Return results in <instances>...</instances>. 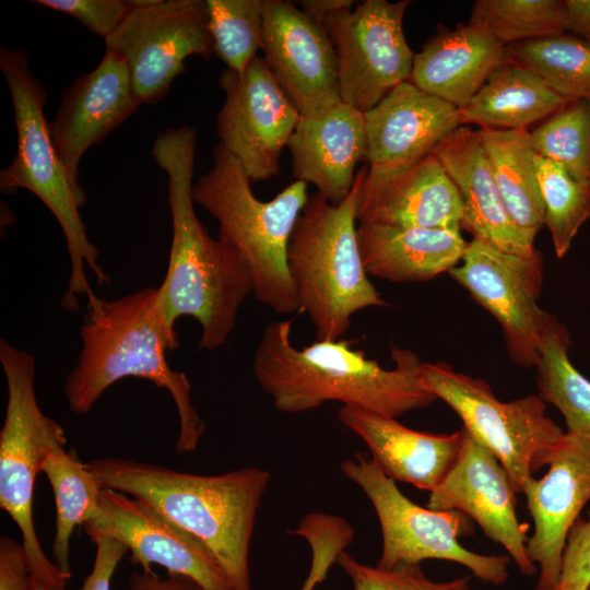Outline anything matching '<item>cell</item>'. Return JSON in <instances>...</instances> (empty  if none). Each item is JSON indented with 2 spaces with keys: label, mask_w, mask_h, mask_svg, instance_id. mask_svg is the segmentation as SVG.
Segmentation results:
<instances>
[{
  "label": "cell",
  "mask_w": 590,
  "mask_h": 590,
  "mask_svg": "<svg viewBox=\"0 0 590 590\" xmlns=\"http://www.w3.org/2000/svg\"><path fill=\"white\" fill-rule=\"evenodd\" d=\"M197 130L168 128L152 145L156 164L168 177L172 244L167 271L158 286V304L167 324L182 316L201 327L199 347H221L235 329L244 300L252 294L251 275L240 257L213 238L194 211L192 177Z\"/></svg>",
  "instance_id": "1"
},
{
  "label": "cell",
  "mask_w": 590,
  "mask_h": 590,
  "mask_svg": "<svg viewBox=\"0 0 590 590\" xmlns=\"http://www.w3.org/2000/svg\"><path fill=\"white\" fill-rule=\"evenodd\" d=\"M291 330V319L269 323L252 359L259 386L283 413L307 412L339 401L397 418L436 400L421 385L423 362L412 351L391 347L394 367L387 369L342 339L317 340L297 349Z\"/></svg>",
  "instance_id": "2"
},
{
  "label": "cell",
  "mask_w": 590,
  "mask_h": 590,
  "mask_svg": "<svg viewBox=\"0 0 590 590\" xmlns=\"http://www.w3.org/2000/svg\"><path fill=\"white\" fill-rule=\"evenodd\" d=\"M82 349L64 382L69 409L87 414L103 393L126 377L148 379L172 396L179 417L176 451L196 450L205 424L191 402V385L170 368L166 353L179 346L158 304V286L142 287L116 299L86 296Z\"/></svg>",
  "instance_id": "3"
},
{
  "label": "cell",
  "mask_w": 590,
  "mask_h": 590,
  "mask_svg": "<svg viewBox=\"0 0 590 590\" xmlns=\"http://www.w3.org/2000/svg\"><path fill=\"white\" fill-rule=\"evenodd\" d=\"M102 489L148 503L199 539L215 556L232 590H252L249 551L270 472L247 467L199 475L125 458L85 462Z\"/></svg>",
  "instance_id": "4"
},
{
  "label": "cell",
  "mask_w": 590,
  "mask_h": 590,
  "mask_svg": "<svg viewBox=\"0 0 590 590\" xmlns=\"http://www.w3.org/2000/svg\"><path fill=\"white\" fill-rule=\"evenodd\" d=\"M367 165L339 204L309 196L290 237L287 270L318 340H339L357 311L386 302L368 278L357 236V206Z\"/></svg>",
  "instance_id": "5"
},
{
  "label": "cell",
  "mask_w": 590,
  "mask_h": 590,
  "mask_svg": "<svg viewBox=\"0 0 590 590\" xmlns=\"http://www.w3.org/2000/svg\"><path fill=\"white\" fill-rule=\"evenodd\" d=\"M0 69L8 84L17 137L12 162L0 172V190L33 192L51 212L64 235L71 272L61 305L69 312L79 310V296L92 288L85 267L99 285L109 282L98 264V249L90 241L80 209L86 196L80 184L69 177L54 146L49 122L44 115L47 92L34 75L27 55L20 49H0Z\"/></svg>",
  "instance_id": "6"
},
{
  "label": "cell",
  "mask_w": 590,
  "mask_h": 590,
  "mask_svg": "<svg viewBox=\"0 0 590 590\" xmlns=\"http://www.w3.org/2000/svg\"><path fill=\"white\" fill-rule=\"evenodd\" d=\"M192 197L217 221V238L247 267L255 297L276 314L300 310L286 253L295 223L309 198L307 184L295 180L270 201H260L240 163L217 143L213 164L193 185Z\"/></svg>",
  "instance_id": "7"
},
{
  "label": "cell",
  "mask_w": 590,
  "mask_h": 590,
  "mask_svg": "<svg viewBox=\"0 0 590 590\" xmlns=\"http://www.w3.org/2000/svg\"><path fill=\"white\" fill-rule=\"evenodd\" d=\"M421 385L445 401L464 429L485 446L506 470L516 494L546 465L563 441L564 432L545 414V402L534 394L503 402L489 385L457 371L444 362L422 363Z\"/></svg>",
  "instance_id": "8"
},
{
  "label": "cell",
  "mask_w": 590,
  "mask_h": 590,
  "mask_svg": "<svg viewBox=\"0 0 590 590\" xmlns=\"http://www.w3.org/2000/svg\"><path fill=\"white\" fill-rule=\"evenodd\" d=\"M341 472L365 493L376 511L382 539L379 568L442 559L465 566L484 582L503 586L508 580L509 556L483 555L460 544L459 538L474 532L471 518L465 514L414 504L402 494L396 481L363 453L343 461Z\"/></svg>",
  "instance_id": "9"
},
{
  "label": "cell",
  "mask_w": 590,
  "mask_h": 590,
  "mask_svg": "<svg viewBox=\"0 0 590 590\" xmlns=\"http://www.w3.org/2000/svg\"><path fill=\"white\" fill-rule=\"evenodd\" d=\"M0 363L8 401L0 432V507L19 527L31 570L47 573L57 567L36 534L33 519L34 483L46 457L66 447L60 424L39 408L35 393L36 363L32 354L0 340Z\"/></svg>",
  "instance_id": "10"
},
{
  "label": "cell",
  "mask_w": 590,
  "mask_h": 590,
  "mask_svg": "<svg viewBox=\"0 0 590 590\" xmlns=\"http://www.w3.org/2000/svg\"><path fill=\"white\" fill-rule=\"evenodd\" d=\"M410 3L365 0L324 23L338 58L341 99L364 114L409 81L415 54L403 16Z\"/></svg>",
  "instance_id": "11"
},
{
  "label": "cell",
  "mask_w": 590,
  "mask_h": 590,
  "mask_svg": "<svg viewBox=\"0 0 590 590\" xmlns=\"http://www.w3.org/2000/svg\"><path fill=\"white\" fill-rule=\"evenodd\" d=\"M105 45L123 58L138 101L155 104L186 71L188 57H212L206 2L155 0L144 8L131 7Z\"/></svg>",
  "instance_id": "12"
},
{
  "label": "cell",
  "mask_w": 590,
  "mask_h": 590,
  "mask_svg": "<svg viewBox=\"0 0 590 590\" xmlns=\"http://www.w3.org/2000/svg\"><path fill=\"white\" fill-rule=\"evenodd\" d=\"M224 102L216 116L220 142L243 166L251 182L280 174V157L300 114L262 57L243 72L225 68L219 79Z\"/></svg>",
  "instance_id": "13"
},
{
  "label": "cell",
  "mask_w": 590,
  "mask_h": 590,
  "mask_svg": "<svg viewBox=\"0 0 590 590\" xmlns=\"http://www.w3.org/2000/svg\"><path fill=\"white\" fill-rule=\"evenodd\" d=\"M449 274L500 323L510 358L523 367L535 366L552 316L538 305L543 281L541 253L523 257L473 238L461 264Z\"/></svg>",
  "instance_id": "14"
},
{
  "label": "cell",
  "mask_w": 590,
  "mask_h": 590,
  "mask_svg": "<svg viewBox=\"0 0 590 590\" xmlns=\"http://www.w3.org/2000/svg\"><path fill=\"white\" fill-rule=\"evenodd\" d=\"M84 529L122 542L131 562L143 570L152 565L187 576L204 590H232L212 552L148 503L114 489H102L97 514Z\"/></svg>",
  "instance_id": "15"
},
{
  "label": "cell",
  "mask_w": 590,
  "mask_h": 590,
  "mask_svg": "<svg viewBox=\"0 0 590 590\" xmlns=\"http://www.w3.org/2000/svg\"><path fill=\"white\" fill-rule=\"evenodd\" d=\"M264 61L300 115L341 99L338 58L326 28L287 0H263Z\"/></svg>",
  "instance_id": "16"
},
{
  "label": "cell",
  "mask_w": 590,
  "mask_h": 590,
  "mask_svg": "<svg viewBox=\"0 0 590 590\" xmlns=\"http://www.w3.org/2000/svg\"><path fill=\"white\" fill-rule=\"evenodd\" d=\"M367 174L362 191H370L433 154L459 128L460 110L405 81L365 113Z\"/></svg>",
  "instance_id": "17"
},
{
  "label": "cell",
  "mask_w": 590,
  "mask_h": 590,
  "mask_svg": "<svg viewBox=\"0 0 590 590\" xmlns=\"http://www.w3.org/2000/svg\"><path fill=\"white\" fill-rule=\"evenodd\" d=\"M465 430V429H464ZM516 492L497 458L467 430L460 457L445 480L429 493L427 507L459 510L502 544L520 573L538 574L527 552V523L518 520Z\"/></svg>",
  "instance_id": "18"
},
{
  "label": "cell",
  "mask_w": 590,
  "mask_h": 590,
  "mask_svg": "<svg viewBox=\"0 0 590 590\" xmlns=\"http://www.w3.org/2000/svg\"><path fill=\"white\" fill-rule=\"evenodd\" d=\"M541 479L529 477L521 494L533 520L527 552L538 566L534 590H555L567 535L590 500V442L566 433Z\"/></svg>",
  "instance_id": "19"
},
{
  "label": "cell",
  "mask_w": 590,
  "mask_h": 590,
  "mask_svg": "<svg viewBox=\"0 0 590 590\" xmlns=\"http://www.w3.org/2000/svg\"><path fill=\"white\" fill-rule=\"evenodd\" d=\"M123 58L106 49L99 63L62 93L49 130L69 177L78 181L85 152L104 140L140 107Z\"/></svg>",
  "instance_id": "20"
},
{
  "label": "cell",
  "mask_w": 590,
  "mask_h": 590,
  "mask_svg": "<svg viewBox=\"0 0 590 590\" xmlns=\"http://www.w3.org/2000/svg\"><path fill=\"white\" fill-rule=\"evenodd\" d=\"M287 148L295 180L312 184L339 204L352 190L357 164L367 157L365 114L339 101L300 115Z\"/></svg>",
  "instance_id": "21"
},
{
  "label": "cell",
  "mask_w": 590,
  "mask_h": 590,
  "mask_svg": "<svg viewBox=\"0 0 590 590\" xmlns=\"http://www.w3.org/2000/svg\"><path fill=\"white\" fill-rule=\"evenodd\" d=\"M438 158L456 185L463 208L461 228L474 239L503 251L532 257L538 251L510 217L477 130L460 126L435 148Z\"/></svg>",
  "instance_id": "22"
},
{
  "label": "cell",
  "mask_w": 590,
  "mask_h": 590,
  "mask_svg": "<svg viewBox=\"0 0 590 590\" xmlns=\"http://www.w3.org/2000/svg\"><path fill=\"white\" fill-rule=\"evenodd\" d=\"M338 418L366 442L388 477L429 493L458 461L465 437L464 428L448 435L424 433L354 406L342 405Z\"/></svg>",
  "instance_id": "23"
},
{
  "label": "cell",
  "mask_w": 590,
  "mask_h": 590,
  "mask_svg": "<svg viewBox=\"0 0 590 590\" xmlns=\"http://www.w3.org/2000/svg\"><path fill=\"white\" fill-rule=\"evenodd\" d=\"M459 191L430 154L384 185L361 190L357 222L404 227L461 229Z\"/></svg>",
  "instance_id": "24"
},
{
  "label": "cell",
  "mask_w": 590,
  "mask_h": 590,
  "mask_svg": "<svg viewBox=\"0 0 590 590\" xmlns=\"http://www.w3.org/2000/svg\"><path fill=\"white\" fill-rule=\"evenodd\" d=\"M506 60L505 45L467 24L429 38L414 56L409 81L462 109Z\"/></svg>",
  "instance_id": "25"
},
{
  "label": "cell",
  "mask_w": 590,
  "mask_h": 590,
  "mask_svg": "<svg viewBox=\"0 0 590 590\" xmlns=\"http://www.w3.org/2000/svg\"><path fill=\"white\" fill-rule=\"evenodd\" d=\"M357 236L367 273L391 282L428 281L449 272L468 246L460 229L358 223Z\"/></svg>",
  "instance_id": "26"
},
{
  "label": "cell",
  "mask_w": 590,
  "mask_h": 590,
  "mask_svg": "<svg viewBox=\"0 0 590 590\" xmlns=\"http://www.w3.org/2000/svg\"><path fill=\"white\" fill-rule=\"evenodd\" d=\"M570 102L554 92L538 73L508 58L459 110L462 123L495 130H527Z\"/></svg>",
  "instance_id": "27"
},
{
  "label": "cell",
  "mask_w": 590,
  "mask_h": 590,
  "mask_svg": "<svg viewBox=\"0 0 590 590\" xmlns=\"http://www.w3.org/2000/svg\"><path fill=\"white\" fill-rule=\"evenodd\" d=\"M503 202L516 225L534 240L544 205L527 130H477Z\"/></svg>",
  "instance_id": "28"
},
{
  "label": "cell",
  "mask_w": 590,
  "mask_h": 590,
  "mask_svg": "<svg viewBox=\"0 0 590 590\" xmlns=\"http://www.w3.org/2000/svg\"><path fill=\"white\" fill-rule=\"evenodd\" d=\"M569 346L567 328L551 316L535 365L539 397L560 412L567 434L590 442V380L570 362Z\"/></svg>",
  "instance_id": "29"
},
{
  "label": "cell",
  "mask_w": 590,
  "mask_h": 590,
  "mask_svg": "<svg viewBox=\"0 0 590 590\" xmlns=\"http://www.w3.org/2000/svg\"><path fill=\"white\" fill-rule=\"evenodd\" d=\"M42 472L50 483L56 505V531L52 559L71 577L70 539L75 528L84 526L97 514L102 488L95 475L81 462L73 450L60 447L44 460Z\"/></svg>",
  "instance_id": "30"
},
{
  "label": "cell",
  "mask_w": 590,
  "mask_h": 590,
  "mask_svg": "<svg viewBox=\"0 0 590 590\" xmlns=\"http://www.w3.org/2000/svg\"><path fill=\"white\" fill-rule=\"evenodd\" d=\"M506 52L563 97L590 99V45L581 38L565 33L528 39L507 45Z\"/></svg>",
  "instance_id": "31"
},
{
  "label": "cell",
  "mask_w": 590,
  "mask_h": 590,
  "mask_svg": "<svg viewBox=\"0 0 590 590\" xmlns=\"http://www.w3.org/2000/svg\"><path fill=\"white\" fill-rule=\"evenodd\" d=\"M468 25L503 45L567 31L565 4L560 0H477Z\"/></svg>",
  "instance_id": "32"
},
{
  "label": "cell",
  "mask_w": 590,
  "mask_h": 590,
  "mask_svg": "<svg viewBox=\"0 0 590 590\" xmlns=\"http://www.w3.org/2000/svg\"><path fill=\"white\" fill-rule=\"evenodd\" d=\"M538 182L557 258L568 251L580 226L590 216V181L575 179L562 165L534 153Z\"/></svg>",
  "instance_id": "33"
},
{
  "label": "cell",
  "mask_w": 590,
  "mask_h": 590,
  "mask_svg": "<svg viewBox=\"0 0 590 590\" xmlns=\"http://www.w3.org/2000/svg\"><path fill=\"white\" fill-rule=\"evenodd\" d=\"M532 151L590 181V99H576L528 132Z\"/></svg>",
  "instance_id": "34"
},
{
  "label": "cell",
  "mask_w": 590,
  "mask_h": 590,
  "mask_svg": "<svg viewBox=\"0 0 590 590\" xmlns=\"http://www.w3.org/2000/svg\"><path fill=\"white\" fill-rule=\"evenodd\" d=\"M213 54L243 72L262 47L263 0H205Z\"/></svg>",
  "instance_id": "35"
},
{
  "label": "cell",
  "mask_w": 590,
  "mask_h": 590,
  "mask_svg": "<svg viewBox=\"0 0 590 590\" xmlns=\"http://www.w3.org/2000/svg\"><path fill=\"white\" fill-rule=\"evenodd\" d=\"M335 563L347 574L353 590H471V577L434 581L422 570L421 564H401L391 569L369 566L343 551Z\"/></svg>",
  "instance_id": "36"
},
{
  "label": "cell",
  "mask_w": 590,
  "mask_h": 590,
  "mask_svg": "<svg viewBox=\"0 0 590 590\" xmlns=\"http://www.w3.org/2000/svg\"><path fill=\"white\" fill-rule=\"evenodd\" d=\"M32 3L68 14L106 39L131 10L128 0H33Z\"/></svg>",
  "instance_id": "37"
},
{
  "label": "cell",
  "mask_w": 590,
  "mask_h": 590,
  "mask_svg": "<svg viewBox=\"0 0 590 590\" xmlns=\"http://www.w3.org/2000/svg\"><path fill=\"white\" fill-rule=\"evenodd\" d=\"M555 590H590V508L567 535Z\"/></svg>",
  "instance_id": "38"
},
{
  "label": "cell",
  "mask_w": 590,
  "mask_h": 590,
  "mask_svg": "<svg viewBox=\"0 0 590 590\" xmlns=\"http://www.w3.org/2000/svg\"><path fill=\"white\" fill-rule=\"evenodd\" d=\"M90 538L96 545V554L93 569L80 590H110L114 573L128 548L109 535L94 534Z\"/></svg>",
  "instance_id": "39"
},
{
  "label": "cell",
  "mask_w": 590,
  "mask_h": 590,
  "mask_svg": "<svg viewBox=\"0 0 590 590\" xmlns=\"http://www.w3.org/2000/svg\"><path fill=\"white\" fill-rule=\"evenodd\" d=\"M0 590H34L27 554L14 539H0Z\"/></svg>",
  "instance_id": "40"
},
{
  "label": "cell",
  "mask_w": 590,
  "mask_h": 590,
  "mask_svg": "<svg viewBox=\"0 0 590 590\" xmlns=\"http://www.w3.org/2000/svg\"><path fill=\"white\" fill-rule=\"evenodd\" d=\"M129 590H204L193 579L167 573L160 577L153 569L134 571L129 577Z\"/></svg>",
  "instance_id": "41"
},
{
  "label": "cell",
  "mask_w": 590,
  "mask_h": 590,
  "mask_svg": "<svg viewBox=\"0 0 590 590\" xmlns=\"http://www.w3.org/2000/svg\"><path fill=\"white\" fill-rule=\"evenodd\" d=\"M567 31L590 45V0H565Z\"/></svg>",
  "instance_id": "42"
},
{
  "label": "cell",
  "mask_w": 590,
  "mask_h": 590,
  "mask_svg": "<svg viewBox=\"0 0 590 590\" xmlns=\"http://www.w3.org/2000/svg\"><path fill=\"white\" fill-rule=\"evenodd\" d=\"M298 3L300 9L322 27L330 15L355 5L353 0H303Z\"/></svg>",
  "instance_id": "43"
},
{
  "label": "cell",
  "mask_w": 590,
  "mask_h": 590,
  "mask_svg": "<svg viewBox=\"0 0 590 590\" xmlns=\"http://www.w3.org/2000/svg\"><path fill=\"white\" fill-rule=\"evenodd\" d=\"M34 590H66L69 577L63 574L55 576H39L33 574Z\"/></svg>",
  "instance_id": "44"
}]
</instances>
